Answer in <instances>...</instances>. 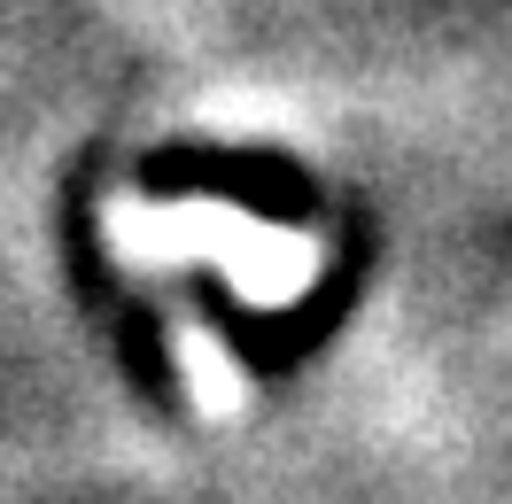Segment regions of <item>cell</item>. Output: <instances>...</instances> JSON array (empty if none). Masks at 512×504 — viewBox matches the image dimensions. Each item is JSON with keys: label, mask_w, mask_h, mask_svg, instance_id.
I'll use <instances>...</instances> for the list:
<instances>
[{"label": "cell", "mask_w": 512, "mask_h": 504, "mask_svg": "<svg viewBox=\"0 0 512 504\" xmlns=\"http://www.w3.org/2000/svg\"><path fill=\"white\" fill-rule=\"evenodd\" d=\"M187 380H194V396H202L210 411L241 404V373H233V357H225L210 334H187Z\"/></svg>", "instance_id": "6da1fadb"}]
</instances>
